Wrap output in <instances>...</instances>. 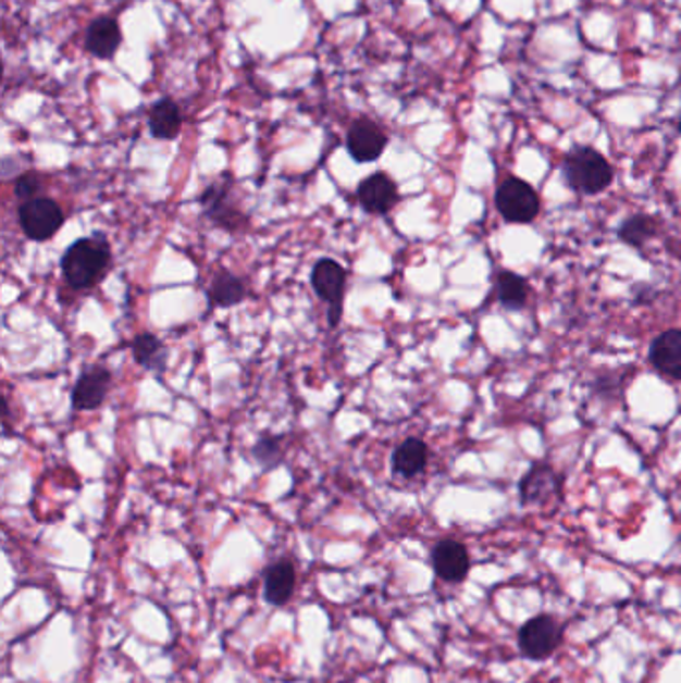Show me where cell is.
I'll list each match as a JSON object with an SVG mask.
<instances>
[{"mask_svg":"<svg viewBox=\"0 0 681 683\" xmlns=\"http://www.w3.org/2000/svg\"><path fill=\"white\" fill-rule=\"evenodd\" d=\"M131 350H133L134 362L140 368H145L147 372L154 374H164L169 368V348L164 346V342L157 338L150 332H140L134 336L131 342Z\"/></svg>","mask_w":681,"mask_h":683,"instance_id":"obj_21","label":"cell"},{"mask_svg":"<svg viewBox=\"0 0 681 683\" xmlns=\"http://www.w3.org/2000/svg\"><path fill=\"white\" fill-rule=\"evenodd\" d=\"M388 147V136L370 119H358L346 135V150L358 164L376 162Z\"/></svg>","mask_w":681,"mask_h":683,"instance_id":"obj_11","label":"cell"},{"mask_svg":"<svg viewBox=\"0 0 681 683\" xmlns=\"http://www.w3.org/2000/svg\"><path fill=\"white\" fill-rule=\"evenodd\" d=\"M561 176L573 195L597 196L614 184L616 171L596 148L573 145L561 159Z\"/></svg>","mask_w":681,"mask_h":683,"instance_id":"obj_2","label":"cell"},{"mask_svg":"<svg viewBox=\"0 0 681 683\" xmlns=\"http://www.w3.org/2000/svg\"><path fill=\"white\" fill-rule=\"evenodd\" d=\"M296 589V568L290 560L270 563L264 572V598L272 606L288 604Z\"/></svg>","mask_w":681,"mask_h":683,"instance_id":"obj_16","label":"cell"},{"mask_svg":"<svg viewBox=\"0 0 681 683\" xmlns=\"http://www.w3.org/2000/svg\"><path fill=\"white\" fill-rule=\"evenodd\" d=\"M647 362L659 376L681 382V330L659 332L647 346Z\"/></svg>","mask_w":681,"mask_h":683,"instance_id":"obj_13","label":"cell"},{"mask_svg":"<svg viewBox=\"0 0 681 683\" xmlns=\"http://www.w3.org/2000/svg\"><path fill=\"white\" fill-rule=\"evenodd\" d=\"M678 131H680V135H681V116H680V121H678Z\"/></svg>","mask_w":681,"mask_h":683,"instance_id":"obj_25","label":"cell"},{"mask_svg":"<svg viewBox=\"0 0 681 683\" xmlns=\"http://www.w3.org/2000/svg\"><path fill=\"white\" fill-rule=\"evenodd\" d=\"M248 288L246 282L232 274L231 270H219L208 286V308H234L246 300Z\"/></svg>","mask_w":681,"mask_h":683,"instance_id":"obj_17","label":"cell"},{"mask_svg":"<svg viewBox=\"0 0 681 683\" xmlns=\"http://www.w3.org/2000/svg\"><path fill=\"white\" fill-rule=\"evenodd\" d=\"M494 294L499 305L510 312L523 310L532 298V286L522 274L502 269L494 274Z\"/></svg>","mask_w":681,"mask_h":683,"instance_id":"obj_15","label":"cell"},{"mask_svg":"<svg viewBox=\"0 0 681 683\" xmlns=\"http://www.w3.org/2000/svg\"><path fill=\"white\" fill-rule=\"evenodd\" d=\"M494 204L508 224H532L542 212V198L534 186L518 176H508L498 184Z\"/></svg>","mask_w":681,"mask_h":683,"instance_id":"obj_4","label":"cell"},{"mask_svg":"<svg viewBox=\"0 0 681 683\" xmlns=\"http://www.w3.org/2000/svg\"><path fill=\"white\" fill-rule=\"evenodd\" d=\"M630 374H633V368H623V370H611L608 374H597L594 384H592V390L599 394L602 398H606V394H609V398H614L616 394H623L626 388V380L630 378Z\"/></svg>","mask_w":681,"mask_h":683,"instance_id":"obj_23","label":"cell"},{"mask_svg":"<svg viewBox=\"0 0 681 683\" xmlns=\"http://www.w3.org/2000/svg\"><path fill=\"white\" fill-rule=\"evenodd\" d=\"M356 198L366 214L384 216L400 202V193H398V184L394 183L389 174L374 172L360 181L356 188Z\"/></svg>","mask_w":681,"mask_h":683,"instance_id":"obj_9","label":"cell"},{"mask_svg":"<svg viewBox=\"0 0 681 683\" xmlns=\"http://www.w3.org/2000/svg\"><path fill=\"white\" fill-rule=\"evenodd\" d=\"M564 480L566 476L560 474L549 462L535 460L518 482L520 504L523 508H532V506L542 508L552 501L561 500Z\"/></svg>","mask_w":681,"mask_h":683,"instance_id":"obj_7","label":"cell"},{"mask_svg":"<svg viewBox=\"0 0 681 683\" xmlns=\"http://www.w3.org/2000/svg\"><path fill=\"white\" fill-rule=\"evenodd\" d=\"M112 250L104 234L74 240L61 258L62 276L73 290H90L109 274Z\"/></svg>","mask_w":681,"mask_h":683,"instance_id":"obj_1","label":"cell"},{"mask_svg":"<svg viewBox=\"0 0 681 683\" xmlns=\"http://www.w3.org/2000/svg\"><path fill=\"white\" fill-rule=\"evenodd\" d=\"M432 568L442 582L462 584L470 574L472 560L468 548L458 539H439L432 548Z\"/></svg>","mask_w":681,"mask_h":683,"instance_id":"obj_12","label":"cell"},{"mask_svg":"<svg viewBox=\"0 0 681 683\" xmlns=\"http://www.w3.org/2000/svg\"><path fill=\"white\" fill-rule=\"evenodd\" d=\"M661 233L659 220L652 214H630L628 219L621 220L616 228V238L621 245L630 246L633 250H644L647 243H652Z\"/></svg>","mask_w":681,"mask_h":683,"instance_id":"obj_18","label":"cell"},{"mask_svg":"<svg viewBox=\"0 0 681 683\" xmlns=\"http://www.w3.org/2000/svg\"><path fill=\"white\" fill-rule=\"evenodd\" d=\"M202 214L212 226L224 228L226 233H238L248 228V214L234 198V181L231 174H222L219 181L208 184L198 198Z\"/></svg>","mask_w":681,"mask_h":683,"instance_id":"obj_3","label":"cell"},{"mask_svg":"<svg viewBox=\"0 0 681 683\" xmlns=\"http://www.w3.org/2000/svg\"><path fill=\"white\" fill-rule=\"evenodd\" d=\"M252 458L262 472L276 470L278 465L284 464V442L281 436L262 434L252 446Z\"/></svg>","mask_w":681,"mask_h":683,"instance_id":"obj_22","label":"cell"},{"mask_svg":"<svg viewBox=\"0 0 681 683\" xmlns=\"http://www.w3.org/2000/svg\"><path fill=\"white\" fill-rule=\"evenodd\" d=\"M122 30L116 18L100 16L95 18L85 35V49L100 61H109L121 49Z\"/></svg>","mask_w":681,"mask_h":683,"instance_id":"obj_14","label":"cell"},{"mask_svg":"<svg viewBox=\"0 0 681 683\" xmlns=\"http://www.w3.org/2000/svg\"><path fill=\"white\" fill-rule=\"evenodd\" d=\"M16 214H18L21 231L33 243H47L52 236L59 234L64 224L61 204L49 196H38L33 200L21 202Z\"/></svg>","mask_w":681,"mask_h":683,"instance_id":"obj_8","label":"cell"},{"mask_svg":"<svg viewBox=\"0 0 681 683\" xmlns=\"http://www.w3.org/2000/svg\"><path fill=\"white\" fill-rule=\"evenodd\" d=\"M310 284L318 298L329 306L330 328H338L344 314L348 270L334 258H320L310 272Z\"/></svg>","mask_w":681,"mask_h":683,"instance_id":"obj_6","label":"cell"},{"mask_svg":"<svg viewBox=\"0 0 681 683\" xmlns=\"http://www.w3.org/2000/svg\"><path fill=\"white\" fill-rule=\"evenodd\" d=\"M112 372L102 364L86 367L76 378L71 394V402L78 412H92L100 408L109 396Z\"/></svg>","mask_w":681,"mask_h":683,"instance_id":"obj_10","label":"cell"},{"mask_svg":"<svg viewBox=\"0 0 681 683\" xmlns=\"http://www.w3.org/2000/svg\"><path fill=\"white\" fill-rule=\"evenodd\" d=\"M42 188H45V184H42V178H40V174H37V172H25V174H21L14 181V196L21 202L33 200V198H38V196H45L42 195Z\"/></svg>","mask_w":681,"mask_h":683,"instance_id":"obj_24","label":"cell"},{"mask_svg":"<svg viewBox=\"0 0 681 683\" xmlns=\"http://www.w3.org/2000/svg\"><path fill=\"white\" fill-rule=\"evenodd\" d=\"M430 448L420 438H406L392 454V470L401 477L420 476L426 470Z\"/></svg>","mask_w":681,"mask_h":683,"instance_id":"obj_20","label":"cell"},{"mask_svg":"<svg viewBox=\"0 0 681 683\" xmlns=\"http://www.w3.org/2000/svg\"><path fill=\"white\" fill-rule=\"evenodd\" d=\"M148 131L159 140H174L183 131V112L171 98H160L148 110Z\"/></svg>","mask_w":681,"mask_h":683,"instance_id":"obj_19","label":"cell"},{"mask_svg":"<svg viewBox=\"0 0 681 683\" xmlns=\"http://www.w3.org/2000/svg\"><path fill=\"white\" fill-rule=\"evenodd\" d=\"M566 623L552 613H540L523 623L518 632V647L523 658L544 661L564 644Z\"/></svg>","mask_w":681,"mask_h":683,"instance_id":"obj_5","label":"cell"}]
</instances>
